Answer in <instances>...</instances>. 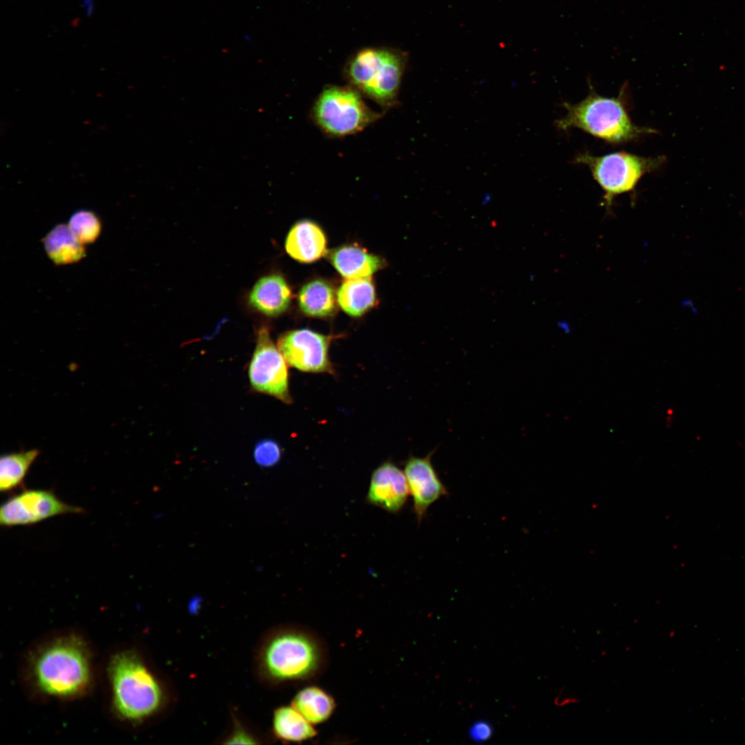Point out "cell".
Here are the masks:
<instances>
[{
    "label": "cell",
    "instance_id": "cell-1",
    "mask_svg": "<svg viewBox=\"0 0 745 745\" xmlns=\"http://www.w3.org/2000/svg\"><path fill=\"white\" fill-rule=\"evenodd\" d=\"M329 664L328 646L315 630L290 625L275 631L261 653V665L275 684H308L319 679Z\"/></svg>",
    "mask_w": 745,
    "mask_h": 745
},
{
    "label": "cell",
    "instance_id": "cell-2",
    "mask_svg": "<svg viewBox=\"0 0 745 745\" xmlns=\"http://www.w3.org/2000/svg\"><path fill=\"white\" fill-rule=\"evenodd\" d=\"M37 689L51 697L67 699L84 693L90 684L91 660L82 639L63 635L41 646L30 664Z\"/></svg>",
    "mask_w": 745,
    "mask_h": 745
},
{
    "label": "cell",
    "instance_id": "cell-3",
    "mask_svg": "<svg viewBox=\"0 0 745 745\" xmlns=\"http://www.w3.org/2000/svg\"><path fill=\"white\" fill-rule=\"evenodd\" d=\"M108 675L112 709L121 719L138 722L159 711L163 698L161 686L137 653L124 650L114 654Z\"/></svg>",
    "mask_w": 745,
    "mask_h": 745
},
{
    "label": "cell",
    "instance_id": "cell-4",
    "mask_svg": "<svg viewBox=\"0 0 745 745\" xmlns=\"http://www.w3.org/2000/svg\"><path fill=\"white\" fill-rule=\"evenodd\" d=\"M622 95L606 97L599 95L591 88L588 96L579 103H562L566 112L556 121L557 127L562 130L579 128L612 144L623 143L656 133L653 128L633 123Z\"/></svg>",
    "mask_w": 745,
    "mask_h": 745
},
{
    "label": "cell",
    "instance_id": "cell-5",
    "mask_svg": "<svg viewBox=\"0 0 745 745\" xmlns=\"http://www.w3.org/2000/svg\"><path fill=\"white\" fill-rule=\"evenodd\" d=\"M406 63V56L397 50L368 48L350 59L345 73L350 86L389 108L397 103Z\"/></svg>",
    "mask_w": 745,
    "mask_h": 745
},
{
    "label": "cell",
    "instance_id": "cell-6",
    "mask_svg": "<svg viewBox=\"0 0 745 745\" xmlns=\"http://www.w3.org/2000/svg\"><path fill=\"white\" fill-rule=\"evenodd\" d=\"M311 113L320 130L332 137L359 132L381 116L366 104L361 94L351 86H329L324 88Z\"/></svg>",
    "mask_w": 745,
    "mask_h": 745
},
{
    "label": "cell",
    "instance_id": "cell-7",
    "mask_svg": "<svg viewBox=\"0 0 745 745\" xmlns=\"http://www.w3.org/2000/svg\"><path fill=\"white\" fill-rule=\"evenodd\" d=\"M574 162L589 168L605 192L606 204L610 206L615 196L633 191L639 179L661 168L666 158L664 155L644 157L625 151L602 156L584 152L577 155Z\"/></svg>",
    "mask_w": 745,
    "mask_h": 745
},
{
    "label": "cell",
    "instance_id": "cell-8",
    "mask_svg": "<svg viewBox=\"0 0 745 745\" xmlns=\"http://www.w3.org/2000/svg\"><path fill=\"white\" fill-rule=\"evenodd\" d=\"M82 513L81 507L64 502L50 490L26 489L2 504L0 524L5 527L32 525L57 515Z\"/></svg>",
    "mask_w": 745,
    "mask_h": 745
},
{
    "label": "cell",
    "instance_id": "cell-9",
    "mask_svg": "<svg viewBox=\"0 0 745 745\" xmlns=\"http://www.w3.org/2000/svg\"><path fill=\"white\" fill-rule=\"evenodd\" d=\"M286 362L279 348L272 341L268 330L266 327L261 328L248 370L253 388L275 397L284 403L291 402Z\"/></svg>",
    "mask_w": 745,
    "mask_h": 745
},
{
    "label": "cell",
    "instance_id": "cell-10",
    "mask_svg": "<svg viewBox=\"0 0 745 745\" xmlns=\"http://www.w3.org/2000/svg\"><path fill=\"white\" fill-rule=\"evenodd\" d=\"M330 339L309 329H298L280 337L278 348L287 363L297 370L332 373L328 356Z\"/></svg>",
    "mask_w": 745,
    "mask_h": 745
},
{
    "label": "cell",
    "instance_id": "cell-11",
    "mask_svg": "<svg viewBox=\"0 0 745 745\" xmlns=\"http://www.w3.org/2000/svg\"><path fill=\"white\" fill-rule=\"evenodd\" d=\"M432 453L426 457H410L405 464L404 473L413 501V510L418 524L428 508L442 496L448 495L431 463Z\"/></svg>",
    "mask_w": 745,
    "mask_h": 745
},
{
    "label": "cell",
    "instance_id": "cell-12",
    "mask_svg": "<svg viewBox=\"0 0 745 745\" xmlns=\"http://www.w3.org/2000/svg\"><path fill=\"white\" fill-rule=\"evenodd\" d=\"M409 493L404 472L394 463L386 461L372 473L366 501L390 513H399Z\"/></svg>",
    "mask_w": 745,
    "mask_h": 745
},
{
    "label": "cell",
    "instance_id": "cell-13",
    "mask_svg": "<svg viewBox=\"0 0 745 745\" xmlns=\"http://www.w3.org/2000/svg\"><path fill=\"white\" fill-rule=\"evenodd\" d=\"M286 250L293 259L304 263L317 260L326 254V240L321 229L310 221L297 223L290 230Z\"/></svg>",
    "mask_w": 745,
    "mask_h": 745
},
{
    "label": "cell",
    "instance_id": "cell-14",
    "mask_svg": "<svg viewBox=\"0 0 745 745\" xmlns=\"http://www.w3.org/2000/svg\"><path fill=\"white\" fill-rule=\"evenodd\" d=\"M290 299L291 291L285 279L279 275H270L255 284L249 302L264 314L276 316L286 310Z\"/></svg>",
    "mask_w": 745,
    "mask_h": 745
},
{
    "label": "cell",
    "instance_id": "cell-15",
    "mask_svg": "<svg viewBox=\"0 0 745 745\" xmlns=\"http://www.w3.org/2000/svg\"><path fill=\"white\" fill-rule=\"evenodd\" d=\"M329 259L346 279L369 277L384 265L379 257L354 245L341 246L332 251Z\"/></svg>",
    "mask_w": 745,
    "mask_h": 745
},
{
    "label": "cell",
    "instance_id": "cell-16",
    "mask_svg": "<svg viewBox=\"0 0 745 745\" xmlns=\"http://www.w3.org/2000/svg\"><path fill=\"white\" fill-rule=\"evenodd\" d=\"M291 705L314 726L328 721L337 707L335 698L315 685L306 686L299 691L294 696Z\"/></svg>",
    "mask_w": 745,
    "mask_h": 745
},
{
    "label": "cell",
    "instance_id": "cell-17",
    "mask_svg": "<svg viewBox=\"0 0 745 745\" xmlns=\"http://www.w3.org/2000/svg\"><path fill=\"white\" fill-rule=\"evenodd\" d=\"M272 731L277 739L286 742L301 743L317 735L314 725L292 705L283 706L275 710Z\"/></svg>",
    "mask_w": 745,
    "mask_h": 745
},
{
    "label": "cell",
    "instance_id": "cell-18",
    "mask_svg": "<svg viewBox=\"0 0 745 745\" xmlns=\"http://www.w3.org/2000/svg\"><path fill=\"white\" fill-rule=\"evenodd\" d=\"M337 301L342 310L352 317H360L376 301L374 284L370 277L348 279L340 286Z\"/></svg>",
    "mask_w": 745,
    "mask_h": 745
},
{
    "label": "cell",
    "instance_id": "cell-19",
    "mask_svg": "<svg viewBox=\"0 0 745 745\" xmlns=\"http://www.w3.org/2000/svg\"><path fill=\"white\" fill-rule=\"evenodd\" d=\"M299 305L301 311L308 316H330L336 309L335 290L326 281L320 279L312 281L301 289Z\"/></svg>",
    "mask_w": 745,
    "mask_h": 745
},
{
    "label": "cell",
    "instance_id": "cell-20",
    "mask_svg": "<svg viewBox=\"0 0 745 745\" xmlns=\"http://www.w3.org/2000/svg\"><path fill=\"white\" fill-rule=\"evenodd\" d=\"M39 455L32 448L2 455L0 459V490L12 491L21 486L28 472Z\"/></svg>",
    "mask_w": 745,
    "mask_h": 745
},
{
    "label": "cell",
    "instance_id": "cell-21",
    "mask_svg": "<svg viewBox=\"0 0 745 745\" xmlns=\"http://www.w3.org/2000/svg\"><path fill=\"white\" fill-rule=\"evenodd\" d=\"M82 243L68 226L54 228L46 237L45 248L57 264H68L81 259L83 254Z\"/></svg>",
    "mask_w": 745,
    "mask_h": 745
},
{
    "label": "cell",
    "instance_id": "cell-22",
    "mask_svg": "<svg viewBox=\"0 0 745 745\" xmlns=\"http://www.w3.org/2000/svg\"><path fill=\"white\" fill-rule=\"evenodd\" d=\"M68 226L82 244L93 241L100 232L98 217L92 212L86 210H81L74 213Z\"/></svg>",
    "mask_w": 745,
    "mask_h": 745
},
{
    "label": "cell",
    "instance_id": "cell-23",
    "mask_svg": "<svg viewBox=\"0 0 745 745\" xmlns=\"http://www.w3.org/2000/svg\"><path fill=\"white\" fill-rule=\"evenodd\" d=\"M281 457V448L277 442L272 439L261 440L255 446L254 459L260 466L272 467L279 461Z\"/></svg>",
    "mask_w": 745,
    "mask_h": 745
},
{
    "label": "cell",
    "instance_id": "cell-24",
    "mask_svg": "<svg viewBox=\"0 0 745 745\" xmlns=\"http://www.w3.org/2000/svg\"><path fill=\"white\" fill-rule=\"evenodd\" d=\"M469 737L479 743L488 740L493 735V727L486 721L479 720L471 725L468 732Z\"/></svg>",
    "mask_w": 745,
    "mask_h": 745
},
{
    "label": "cell",
    "instance_id": "cell-25",
    "mask_svg": "<svg viewBox=\"0 0 745 745\" xmlns=\"http://www.w3.org/2000/svg\"><path fill=\"white\" fill-rule=\"evenodd\" d=\"M229 739V743H253L252 738L244 731H237Z\"/></svg>",
    "mask_w": 745,
    "mask_h": 745
},
{
    "label": "cell",
    "instance_id": "cell-26",
    "mask_svg": "<svg viewBox=\"0 0 745 745\" xmlns=\"http://www.w3.org/2000/svg\"><path fill=\"white\" fill-rule=\"evenodd\" d=\"M83 6L86 9V16L90 17L93 10V0H83Z\"/></svg>",
    "mask_w": 745,
    "mask_h": 745
}]
</instances>
